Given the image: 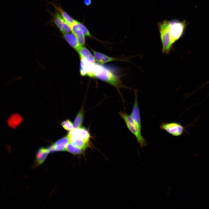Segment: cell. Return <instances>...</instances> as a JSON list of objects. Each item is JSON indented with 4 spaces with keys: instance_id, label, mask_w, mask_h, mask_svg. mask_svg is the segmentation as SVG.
<instances>
[{
    "instance_id": "4fadbf2b",
    "label": "cell",
    "mask_w": 209,
    "mask_h": 209,
    "mask_svg": "<svg viewBox=\"0 0 209 209\" xmlns=\"http://www.w3.org/2000/svg\"><path fill=\"white\" fill-rule=\"evenodd\" d=\"M50 3L54 7L57 11L60 14L63 19L70 26L76 21V20L72 17L65 12L60 5L54 3Z\"/></svg>"
},
{
    "instance_id": "3957f363",
    "label": "cell",
    "mask_w": 209,
    "mask_h": 209,
    "mask_svg": "<svg viewBox=\"0 0 209 209\" xmlns=\"http://www.w3.org/2000/svg\"><path fill=\"white\" fill-rule=\"evenodd\" d=\"M119 113L125 122L128 129L136 138L140 146L141 147L146 146V141L141 134V129L134 120L130 115L123 111H120Z\"/></svg>"
},
{
    "instance_id": "e0dca14e",
    "label": "cell",
    "mask_w": 209,
    "mask_h": 209,
    "mask_svg": "<svg viewBox=\"0 0 209 209\" xmlns=\"http://www.w3.org/2000/svg\"><path fill=\"white\" fill-rule=\"evenodd\" d=\"M83 115L82 111H80L77 115L73 124V128H77L80 127L83 120Z\"/></svg>"
},
{
    "instance_id": "30bf717a",
    "label": "cell",
    "mask_w": 209,
    "mask_h": 209,
    "mask_svg": "<svg viewBox=\"0 0 209 209\" xmlns=\"http://www.w3.org/2000/svg\"><path fill=\"white\" fill-rule=\"evenodd\" d=\"M140 128L142 129L139 109L138 106L137 96L135 93V98L132 111L130 115Z\"/></svg>"
},
{
    "instance_id": "5b68a950",
    "label": "cell",
    "mask_w": 209,
    "mask_h": 209,
    "mask_svg": "<svg viewBox=\"0 0 209 209\" xmlns=\"http://www.w3.org/2000/svg\"><path fill=\"white\" fill-rule=\"evenodd\" d=\"M160 128L175 136H181L185 131L184 127L179 123L176 122L162 123L160 125Z\"/></svg>"
},
{
    "instance_id": "8fae6325",
    "label": "cell",
    "mask_w": 209,
    "mask_h": 209,
    "mask_svg": "<svg viewBox=\"0 0 209 209\" xmlns=\"http://www.w3.org/2000/svg\"><path fill=\"white\" fill-rule=\"evenodd\" d=\"M63 34L66 40L77 51L82 46L79 43L76 36L72 32Z\"/></svg>"
},
{
    "instance_id": "277c9868",
    "label": "cell",
    "mask_w": 209,
    "mask_h": 209,
    "mask_svg": "<svg viewBox=\"0 0 209 209\" xmlns=\"http://www.w3.org/2000/svg\"><path fill=\"white\" fill-rule=\"evenodd\" d=\"M188 24L185 20L170 21V30L172 44L181 37Z\"/></svg>"
},
{
    "instance_id": "9c48e42d",
    "label": "cell",
    "mask_w": 209,
    "mask_h": 209,
    "mask_svg": "<svg viewBox=\"0 0 209 209\" xmlns=\"http://www.w3.org/2000/svg\"><path fill=\"white\" fill-rule=\"evenodd\" d=\"M49 153L47 149L44 147L39 149L36 153L34 163L31 168H35L42 164L46 159Z\"/></svg>"
},
{
    "instance_id": "5bb4252c",
    "label": "cell",
    "mask_w": 209,
    "mask_h": 209,
    "mask_svg": "<svg viewBox=\"0 0 209 209\" xmlns=\"http://www.w3.org/2000/svg\"><path fill=\"white\" fill-rule=\"evenodd\" d=\"M95 61L101 64L116 61L118 59L100 53L93 50Z\"/></svg>"
},
{
    "instance_id": "7c38bea8",
    "label": "cell",
    "mask_w": 209,
    "mask_h": 209,
    "mask_svg": "<svg viewBox=\"0 0 209 209\" xmlns=\"http://www.w3.org/2000/svg\"><path fill=\"white\" fill-rule=\"evenodd\" d=\"M72 32L76 36L79 43L82 46L85 43V37L82 30L79 26L78 21L70 26Z\"/></svg>"
},
{
    "instance_id": "ba28073f",
    "label": "cell",
    "mask_w": 209,
    "mask_h": 209,
    "mask_svg": "<svg viewBox=\"0 0 209 209\" xmlns=\"http://www.w3.org/2000/svg\"><path fill=\"white\" fill-rule=\"evenodd\" d=\"M69 142V138L67 135L58 140L47 149L49 152L66 151V147Z\"/></svg>"
},
{
    "instance_id": "ac0fdd59",
    "label": "cell",
    "mask_w": 209,
    "mask_h": 209,
    "mask_svg": "<svg viewBox=\"0 0 209 209\" xmlns=\"http://www.w3.org/2000/svg\"><path fill=\"white\" fill-rule=\"evenodd\" d=\"M61 125L64 129L67 131H71L73 128V124L69 119L62 121Z\"/></svg>"
},
{
    "instance_id": "6da1fadb",
    "label": "cell",
    "mask_w": 209,
    "mask_h": 209,
    "mask_svg": "<svg viewBox=\"0 0 209 209\" xmlns=\"http://www.w3.org/2000/svg\"><path fill=\"white\" fill-rule=\"evenodd\" d=\"M94 77L116 87L118 89L121 87L118 77L105 67L94 63Z\"/></svg>"
},
{
    "instance_id": "9a60e30c",
    "label": "cell",
    "mask_w": 209,
    "mask_h": 209,
    "mask_svg": "<svg viewBox=\"0 0 209 209\" xmlns=\"http://www.w3.org/2000/svg\"><path fill=\"white\" fill-rule=\"evenodd\" d=\"M78 52L80 58L84 59L93 63H95L93 56L85 47L82 46Z\"/></svg>"
},
{
    "instance_id": "52a82bcc",
    "label": "cell",
    "mask_w": 209,
    "mask_h": 209,
    "mask_svg": "<svg viewBox=\"0 0 209 209\" xmlns=\"http://www.w3.org/2000/svg\"><path fill=\"white\" fill-rule=\"evenodd\" d=\"M52 20L62 34L72 32L70 26L65 21L58 11H56L52 14Z\"/></svg>"
},
{
    "instance_id": "7a4b0ae2",
    "label": "cell",
    "mask_w": 209,
    "mask_h": 209,
    "mask_svg": "<svg viewBox=\"0 0 209 209\" xmlns=\"http://www.w3.org/2000/svg\"><path fill=\"white\" fill-rule=\"evenodd\" d=\"M157 26L162 45V53H169L172 45L170 30V21L165 19L158 22Z\"/></svg>"
},
{
    "instance_id": "d6986e66",
    "label": "cell",
    "mask_w": 209,
    "mask_h": 209,
    "mask_svg": "<svg viewBox=\"0 0 209 209\" xmlns=\"http://www.w3.org/2000/svg\"><path fill=\"white\" fill-rule=\"evenodd\" d=\"M78 24L82 30L85 36L91 37L92 35L89 32L87 28L83 23L78 21Z\"/></svg>"
},
{
    "instance_id": "2e32d148",
    "label": "cell",
    "mask_w": 209,
    "mask_h": 209,
    "mask_svg": "<svg viewBox=\"0 0 209 209\" xmlns=\"http://www.w3.org/2000/svg\"><path fill=\"white\" fill-rule=\"evenodd\" d=\"M84 150L83 149L75 147L69 142L68 143L66 149V151L74 155L81 154L84 152Z\"/></svg>"
},
{
    "instance_id": "8992f818",
    "label": "cell",
    "mask_w": 209,
    "mask_h": 209,
    "mask_svg": "<svg viewBox=\"0 0 209 209\" xmlns=\"http://www.w3.org/2000/svg\"><path fill=\"white\" fill-rule=\"evenodd\" d=\"M69 139H75L89 142L91 136L88 131L84 127L73 128L67 134Z\"/></svg>"
},
{
    "instance_id": "ffe728a7",
    "label": "cell",
    "mask_w": 209,
    "mask_h": 209,
    "mask_svg": "<svg viewBox=\"0 0 209 209\" xmlns=\"http://www.w3.org/2000/svg\"><path fill=\"white\" fill-rule=\"evenodd\" d=\"M91 0H84V3L87 6H90L91 3Z\"/></svg>"
}]
</instances>
